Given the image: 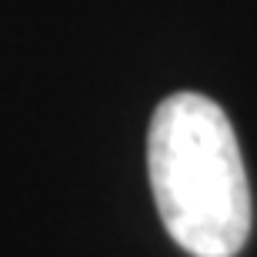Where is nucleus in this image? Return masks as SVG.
I'll use <instances>...</instances> for the list:
<instances>
[{
    "label": "nucleus",
    "mask_w": 257,
    "mask_h": 257,
    "mask_svg": "<svg viewBox=\"0 0 257 257\" xmlns=\"http://www.w3.org/2000/svg\"><path fill=\"white\" fill-rule=\"evenodd\" d=\"M147 177L167 234L191 257H234L250 237V184L224 107L164 97L147 127Z\"/></svg>",
    "instance_id": "1"
}]
</instances>
